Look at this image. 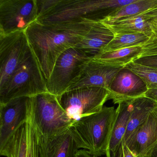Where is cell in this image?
Wrapping results in <instances>:
<instances>
[{"label":"cell","mask_w":157,"mask_h":157,"mask_svg":"<svg viewBox=\"0 0 157 157\" xmlns=\"http://www.w3.org/2000/svg\"><path fill=\"white\" fill-rule=\"evenodd\" d=\"M96 21L77 19L67 21L43 23L36 20L25 32L46 80L57 60L64 52L74 48Z\"/></svg>","instance_id":"obj_1"},{"label":"cell","mask_w":157,"mask_h":157,"mask_svg":"<svg viewBox=\"0 0 157 157\" xmlns=\"http://www.w3.org/2000/svg\"><path fill=\"white\" fill-rule=\"evenodd\" d=\"M116 109L103 107L96 113L74 122L69 129L78 149L97 157L105 155L115 119Z\"/></svg>","instance_id":"obj_2"},{"label":"cell","mask_w":157,"mask_h":157,"mask_svg":"<svg viewBox=\"0 0 157 157\" xmlns=\"http://www.w3.org/2000/svg\"><path fill=\"white\" fill-rule=\"evenodd\" d=\"M29 120L38 143L67 132L74 123L62 108L58 97L48 92L30 98Z\"/></svg>","instance_id":"obj_3"},{"label":"cell","mask_w":157,"mask_h":157,"mask_svg":"<svg viewBox=\"0 0 157 157\" xmlns=\"http://www.w3.org/2000/svg\"><path fill=\"white\" fill-rule=\"evenodd\" d=\"M136 0H60L37 19L43 23L67 21L77 19L101 21L123 6Z\"/></svg>","instance_id":"obj_4"},{"label":"cell","mask_w":157,"mask_h":157,"mask_svg":"<svg viewBox=\"0 0 157 157\" xmlns=\"http://www.w3.org/2000/svg\"><path fill=\"white\" fill-rule=\"evenodd\" d=\"M48 92L46 79L32 51L27 60L0 89V104L16 98H32Z\"/></svg>","instance_id":"obj_5"},{"label":"cell","mask_w":157,"mask_h":157,"mask_svg":"<svg viewBox=\"0 0 157 157\" xmlns=\"http://www.w3.org/2000/svg\"><path fill=\"white\" fill-rule=\"evenodd\" d=\"M58 98L67 115L74 123L101 111L109 100V93L102 87H84L67 91Z\"/></svg>","instance_id":"obj_6"},{"label":"cell","mask_w":157,"mask_h":157,"mask_svg":"<svg viewBox=\"0 0 157 157\" xmlns=\"http://www.w3.org/2000/svg\"><path fill=\"white\" fill-rule=\"evenodd\" d=\"M91 59L75 48L66 50L58 59L47 80L48 92L59 97L67 92Z\"/></svg>","instance_id":"obj_7"},{"label":"cell","mask_w":157,"mask_h":157,"mask_svg":"<svg viewBox=\"0 0 157 157\" xmlns=\"http://www.w3.org/2000/svg\"><path fill=\"white\" fill-rule=\"evenodd\" d=\"M32 53L25 31L0 35V89Z\"/></svg>","instance_id":"obj_8"},{"label":"cell","mask_w":157,"mask_h":157,"mask_svg":"<svg viewBox=\"0 0 157 157\" xmlns=\"http://www.w3.org/2000/svg\"><path fill=\"white\" fill-rule=\"evenodd\" d=\"M38 18L37 0H0V35L25 31Z\"/></svg>","instance_id":"obj_9"},{"label":"cell","mask_w":157,"mask_h":157,"mask_svg":"<svg viewBox=\"0 0 157 157\" xmlns=\"http://www.w3.org/2000/svg\"><path fill=\"white\" fill-rule=\"evenodd\" d=\"M30 98H16L0 104V148L24 123L29 120Z\"/></svg>","instance_id":"obj_10"},{"label":"cell","mask_w":157,"mask_h":157,"mask_svg":"<svg viewBox=\"0 0 157 157\" xmlns=\"http://www.w3.org/2000/svg\"><path fill=\"white\" fill-rule=\"evenodd\" d=\"M0 154L6 157H40L38 139L29 118L0 148Z\"/></svg>","instance_id":"obj_11"},{"label":"cell","mask_w":157,"mask_h":157,"mask_svg":"<svg viewBox=\"0 0 157 157\" xmlns=\"http://www.w3.org/2000/svg\"><path fill=\"white\" fill-rule=\"evenodd\" d=\"M122 68L91 59L83 67L67 91L88 87H102L108 90L115 77Z\"/></svg>","instance_id":"obj_12"},{"label":"cell","mask_w":157,"mask_h":157,"mask_svg":"<svg viewBox=\"0 0 157 157\" xmlns=\"http://www.w3.org/2000/svg\"><path fill=\"white\" fill-rule=\"evenodd\" d=\"M148 88L135 73L124 67L115 77L110 89L109 100L114 104L145 96Z\"/></svg>","instance_id":"obj_13"},{"label":"cell","mask_w":157,"mask_h":157,"mask_svg":"<svg viewBox=\"0 0 157 157\" xmlns=\"http://www.w3.org/2000/svg\"><path fill=\"white\" fill-rule=\"evenodd\" d=\"M136 157L148 156L157 144V117L155 110L124 142Z\"/></svg>","instance_id":"obj_14"},{"label":"cell","mask_w":157,"mask_h":157,"mask_svg":"<svg viewBox=\"0 0 157 157\" xmlns=\"http://www.w3.org/2000/svg\"><path fill=\"white\" fill-rule=\"evenodd\" d=\"M114 36V34L105 25L96 21L74 48L93 58L101 53Z\"/></svg>","instance_id":"obj_15"},{"label":"cell","mask_w":157,"mask_h":157,"mask_svg":"<svg viewBox=\"0 0 157 157\" xmlns=\"http://www.w3.org/2000/svg\"><path fill=\"white\" fill-rule=\"evenodd\" d=\"M115 119L113 126L106 157H117L126 132L130 113L132 110V100L118 104Z\"/></svg>","instance_id":"obj_16"},{"label":"cell","mask_w":157,"mask_h":157,"mask_svg":"<svg viewBox=\"0 0 157 157\" xmlns=\"http://www.w3.org/2000/svg\"><path fill=\"white\" fill-rule=\"evenodd\" d=\"M38 144L40 157H74L79 150L69 130Z\"/></svg>","instance_id":"obj_17"},{"label":"cell","mask_w":157,"mask_h":157,"mask_svg":"<svg viewBox=\"0 0 157 157\" xmlns=\"http://www.w3.org/2000/svg\"><path fill=\"white\" fill-rule=\"evenodd\" d=\"M132 110L130 113L126 132L124 138L125 142L132 133L147 119L157 108V103L143 96L132 100Z\"/></svg>","instance_id":"obj_18"},{"label":"cell","mask_w":157,"mask_h":157,"mask_svg":"<svg viewBox=\"0 0 157 157\" xmlns=\"http://www.w3.org/2000/svg\"><path fill=\"white\" fill-rule=\"evenodd\" d=\"M105 25L114 35L141 33L151 38L154 34L150 21L140 15L122 19L111 24Z\"/></svg>","instance_id":"obj_19"},{"label":"cell","mask_w":157,"mask_h":157,"mask_svg":"<svg viewBox=\"0 0 157 157\" xmlns=\"http://www.w3.org/2000/svg\"><path fill=\"white\" fill-rule=\"evenodd\" d=\"M142 51V46L132 47L101 52L93 59L106 65L124 68L130 62L139 58Z\"/></svg>","instance_id":"obj_20"},{"label":"cell","mask_w":157,"mask_h":157,"mask_svg":"<svg viewBox=\"0 0 157 157\" xmlns=\"http://www.w3.org/2000/svg\"><path fill=\"white\" fill-rule=\"evenodd\" d=\"M156 7L157 0H136L133 3L121 7L101 21L105 24H111L122 19L140 15Z\"/></svg>","instance_id":"obj_21"},{"label":"cell","mask_w":157,"mask_h":157,"mask_svg":"<svg viewBox=\"0 0 157 157\" xmlns=\"http://www.w3.org/2000/svg\"><path fill=\"white\" fill-rule=\"evenodd\" d=\"M150 38L146 35L141 33L114 35L112 41L102 49L101 53L132 47L142 46Z\"/></svg>","instance_id":"obj_22"},{"label":"cell","mask_w":157,"mask_h":157,"mask_svg":"<svg viewBox=\"0 0 157 157\" xmlns=\"http://www.w3.org/2000/svg\"><path fill=\"white\" fill-rule=\"evenodd\" d=\"M138 76L147 85L148 89L157 84V69L135 63H129L125 67Z\"/></svg>","instance_id":"obj_23"},{"label":"cell","mask_w":157,"mask_h":157,"mask_svg":"<svg viewBox=\"0 0 157 157\" xmlns=\"http://www.w3.org/2000/svg\"><path fill=\"white\" fill-rule=\"evenodd\" d=\"M142 52L139 58L157 55V36H152L145 44L142 46Z\"/></svg>","instance_id":"obj_24"},{"label":"cell","mask_w":157,"mask_h":157,"mask_svg":"<svg viewBox=\"0 0 157 157\" xmlns=\"http://www.w3.org/2000/svg\"><path fill=\"white\" fill-rule=\"evenodd\" d=\"M60 0H37L38 18L46 13L56 5Z\"/></svg>","instance_id":"obj_25"},{"label":"cell","mask_w":157,"mask_h":157,"mask_svg":"<svg viewBox=\"0 0 157 157\" xmlns=\"http://www.w3.org/2000/svg\"><path fill=\"white\" fill-rule=\"evenodd\" d=\"M134 62L157 69V55L141 57L134 60Z\"/></svg>","instance_id":"obj_26"},{"label":"cell","mask_w":157,"mask_h":157,"mask_svg":"<svg viewBox=\"0 0 157 157\" xmlns=\"http://www.w3.org/2000/svg\"><path fill=\"white\" fill-rule=\"evenodd\" d=\"M140 15H141L145 19L148 21L153 20V19H157V7L151 10H149Z\"/></svg>","instance_id":"obj_27"},{"label":"cell","mask_w":157,"mask_h":157,"mask_svg":"<svg viewBox=\"0 0 157 157\" xmlns=\"http://www.w3.org/2000/svg\"><path fill=\"white\" fill-rule=\"evenodd\" d=\"M145 96L153 100L157 103V84L148 89Z\"/></svg>","instance_id":"obj_28"},{"label":"cell","mask_w":157,"mask_h":157,"mask_svg":"<svg viewBox=\"0 0 157 157\" xmlns=\"http://www.w3.org/2000/svg\"><path fill=\"white\" fill-rule=\"evenodd\" d=\"M74 157H97L94 154L84 149H79L77 151Z\"/></svg>","instance_id":"obj_29"},{"label":"cell","mask_w":157,"mask_h":157,"mask_svg":"<svg viewBox=\"0 0 157 157\" xmlns=\"http://www.w3.org/2000/svg\"><path fill=\"white\" fill-rule=\"evenodd\" d=\"M123 147V156L124 157H136L128 147L124 141L122 143Z\"/></svg>","instance_id":"obj_30"},{"label":"cell","mask_w":157,"mask_h":157,"mask_svg":"<svg viewBox=\"0 0 157 157\" xmlns=\"http://www.w3.org/2000/svg\"><path fill=\"white\" fill-rule=\"evenodd\" d=\"M148 157H157V144L150 152Z\"/></svg>","instance_id":"obj_31"},{"label":"cell","mask_w":157,"mask_h":157,"mask_svg":"<svg viewBox=\"0 0 157 157\" xmlns=\"http://www.w3.org/2000/svg\"><path fill=\"white\" fill-rule=\"evenodd\" d=\"M152 28L154 29H157V19L150 20Z\"/></svg>","instance_id":"obj_32"},{"label":"cell","mask_w":157,"mask_h":157,"mask_svg":"<svg viewBox=\"0 0 157 157\" xmlns=\"http://www.w3.org/2000/svg\"><path fill=\"white\" fill-rule=\"evenodd\" d=\"M122 142V143H123ZM122 143L121 144V147H120V149H119V151H118V154H117V157H124L123 156V147H122Z\"/></svg>","instance_id":"obj_33"},{"label":"cell","mask_w":157,"mask_h":157,"mask_svg":"<svg viewBox=\"0 0 157 157\" xmlns=\"http://www.w3.org/2000/svg\"><path fill=\"white\" fill-rule=\"evenodd\" d=\"M153 29V28H152ZM153 31H154V34L153 36H157V29H153Z\"/></svg>","instance_id":"obj_34"},{"label":"cell","mask_w":157,"mask_h":157,"mask_svg":"<svg viewBox=\"0 0 157 157\" xmlns=\"http://www.w3.org/2000/svg\"><path fill=\"white\" fill-rule=\"evenodd\" d=\"M155 113H156V114L157 117V108L155 110Z\"/></svg>","instance_id":"obj_35"},{"label":"cell","mask_w":157,"mask_h":157,"mask_svg":"<svg viewBox=\"0 0 157 157\" xmlns=\"http://www.w3.org/2000/svg\"><path fill=\"white\" fill-rule=\"evenodd\" d=\"M148 157L147 156V157Z\"/></svg>","instance_id":"obj_36"}]
</instances>
